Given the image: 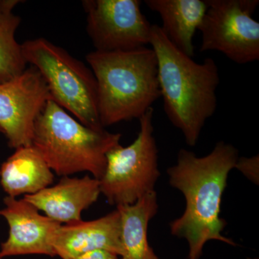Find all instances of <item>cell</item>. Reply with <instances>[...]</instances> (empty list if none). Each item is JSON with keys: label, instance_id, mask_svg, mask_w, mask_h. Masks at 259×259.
<instances>
[{"label": "cell", "instance_id": "1", "mask_svg": "<svg viewBox=\"0 0 259 259\" xmlns=\"http://www.w3.org/2000/svg\"><path fill=\"white\" fill-rule=\"evenodd\" d=\"M238 158L236 147L220 141L203 157L181 149L177 164L167 170L170 185L185 197V212L170 223V229L173 236L188 243L189 259L200 258L204 245L212 240L236 245L223 236L226 222L220 213L228 175Z\"/></svg>", "mask_w": 259, "mask_h": 259}, {"label": "cell", "instance_id": "2", "mask_svg": "<svg viewBox=\"0 0 259 259\" xmlns=\"http://www.w3.org/2000/svg\"><path fill=\"white\" fill-rule=\"evenodd\" d=\"M150 45L158 61L163 110L190 146L197 144L202 130L218 107V65L212 58L197 63L179 50L160 26L152 25Z\"/></svg>", "mask_w": 259, "mask_h": 259}, {"label": "cell", "instance_id": "3", "mask_svg": "<svg viewBox=\"0 0 259 259\" xmlns=\"http://www.w3.org/2000/svg\"><path fill=\"white\" fill-rule=\"evenodd\" d=\"M96 79L98 113L105 128L139 119L161 97L158 61L151 48L86 55Z\"/></svg>", "mask_w": 259, "mask_h": 259}, {"label": "cell", "instance_id": "4", "mask_svg": "<svg viewBox=\"0 0 259 259\" xmlns=\"http://www.w3.org/2000/svg\"><path fill=\"white\" fill-rule=\"evenodd\" d=\"M120 139V134L87 127L50 100L35 120L32 146L58 176L88 171L100 180L107 153Z\"/></svg>", "mask_w": 259, "mask_h": 259}, {"label": "cell", "instance_id": "5", "mask_svg": "<svg viewBox=\"0 0 259 259\" xmlns=\"http://www.w3.org/2000/svg\"><path fill=\"white\" fill-rule=\"evenodd\" d=\"M21 46L27 64L41 74L52 100L87 127L104 129L99 117L96 79L91 69L44 37L27 40Z\"/></svg>", "mask_w": 259, "mask_h": 259}, {"label": "cell", "instance_id": "6", "mask_svg": "<svg viewBox=\"0 0 259 259\" xmlns=\"http://www.w3.org/2000/svg\"><path fill=\"white\" fill-rule=\"evenodd\" d=\"M153 112L151 107L140 117L139 133L132 144H119L107 153L105 173L99 181L100 192L110 204H133L155 191L160 171Z\"/></svg>", "mask_w": 259, "mask_h": 259}, {"label": "cell", "instance_id": "7", "mask_svg": "<svg viewBox=\"0 0 259 259\" xmlns=\"http://www.w3.org/2000/svg\"><path fill=\"white\" fill-rule=\"evenodd\" d=\"M198 30L200 51H216L238 64L259 60V23L252 17L258 0H205Z\"/></svg>", "mask_w": 259, "mask_h": 259}, {"label": "cell", "instance_id": "8", "mask_svg": "<svg viewBox=\"0 0 259 259\" xmlns=\"http://www.w3.org/2000/svg\"><path fill=\"white\" fill-rule=\"evenodd\" d=\"M140 0H84L87 32L95 51H130L150 44L151 27Z\"/></svg>", "mask_w": 259, "mask_h": 259}, {"label": "cell", "instance_id": "9", "mask_svg": "<svg viewBox=\"0 0 259 259\" xmlns=\"http://www.w3.org/2000/svg\"><path fill=\"white\" fill-rule=\"evenodd\" d=\"M50 100L47 82L32 66L0 83V128L10 148L32 146L35 120Z\"/></svg>", "mask_w": 259, "mask_h": 259}, {"label": "cell", "instance_id": "10", "mask_svg": "<svg viewBox=\"0 0 259 259\" xmlns=\"http://www.w3.org/2000/svg\"><path fill=\"white\" fill-rule=\"evenodd\" d=\"M5 207L0 209V216L9 226V236L2 243L0 256L40 254L56 256L52 246L54 233L61 226L25 199H18L7 196Z\"/></svg>", "mask_w": 259, "mask_h": 259}, {"label": "cell", "instance_id": "11", "mask_svg": "<svg viewBox=\"0 0 259 259\" xmlns=\"http://www.w3.org/2000/svg\"><path fill=\"white\" fill-rule=\"evenodd\" d=\"M56 255L71 259L96 250L118 256L123 254L120 238V214L117 209L94 221L61 225L52 238Z\"/></svg>", "mask_w": 259, "mask_h": 259}, {"label": "cell", "instance_id": "12", "mask_svg": "<svg viewBox=\"0 0 259 259\" xmlns=\"http://www.w3.org/2000/svg\"><path fill=\"white\" fill-rule=\"evenodd\" d=\"M100 194V181L94 177H63L56 185L24 199L62 225L82 221L81 214L97 202Z\"/></svg>", "mask_w": 259, "mask_h": 259}, {"label": "cell", "instance_id": "13", "mask_svg": "<svg viewBox=\"0 0 259 259\" xmlns=\"http://www.w3.org/2000/svg\"><path fill=\"white\" fill-rule=\"evenodd\" d=\"M160 15V26L169 41L186 55L194 56V37L207 9L205 0H145Z\"/></svg>", "mask_w": 259, "mask_h": 259}, {"label": "cell", "instance_id": "14", "mask_svg": "<svg viewBox=\"0 0 259 259\" xmlns=\"http://www.w3.org/2000/svg\"><path fill=\"white\" fill-rule=\"evenodd\" d=\"M54 172L32 146L15 149L2 164L0 182L8 197L31 195L52 185Z\"/></svg>", "mask_w": 259, "mask_h": 259}, {"label": "cell", "instance_id": "15", "mask_svg": "<svg viewBox=\"0 0 259 259\" xmlns=\"http://www.w3.org/2000/svg\"><path fill=\"white\" fill-rule=\"evenodd\" d=\"M158 209L155 191L146 194L136 203L117 206L120 214V238L123 249L120 259H158L148 240V224Z\"/></svg>", "mask_w": 259, "mask_h": 259}, {"label": "cell", "instance_id": "16", "mask_svg": "<svg viewBox=\"0 0 259 259\" xmlns=\"http://www.w3.org/2000/svg\"><path fill=\"white\" fill-rule=\"evenodd\" d=\"M20 3L18 0H0V83L18 77L28 65L21 44L15 39L21 18L13 10Z\"/></svg>", "mask_w": 259, "mask_h": 259}, {"label": "cell", "instance_id": "17", "mask_svg": "<svg viewBox=\"0 0 259 259\" xmlns=\"http://www.w3.org/2000/svg\"><path fill=\"white\" fill-rule=\"evenodd\" d=\"M247 177L255 182L258 175V156L251 158H238L236 167Z\"/></svg>", "mask_w": 259, "mask_h": 259}, {"label": "cell", "instance_id": "18", "mask_svg": "<svg viewBox=\"0 0 259 259\" xmlns=\"http://www.w3.org/2000/svg\"><path fill=\"white\" fill-rule=\"evenodd\" d=\"M71 259H120L118 255L105 250H96Z\"/></svg>", "mask_w": 259, "mask_h": 259}, {"label": "cell", "instance_id": "19", "mask_svg": "<svg viewBox=\"0 0 259 259\" xmlns=\"http://www.w3.org/2000/svg\"><path fill=\"white\" fill-rule=\"evenodd\" d=\"M0 133H3V131H2V129L0 128Z\"/></svg>", "mask_w": 259, "mask_h": 259}, {"label": "cell", "instance_id": "20", "mask_svg": "<svg viewBox=\"0 0 259 259\" xmlns=\"http://www.w3.org/2000/svg\"><path fill=\"white\" fill-rule=\"evenodd\" d=\"M0 259H3V258H2V257L0 256Z\"/></svg>", "mask_w": 259, "mask_h": 259}]
</instances>
